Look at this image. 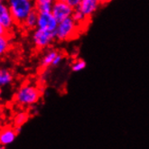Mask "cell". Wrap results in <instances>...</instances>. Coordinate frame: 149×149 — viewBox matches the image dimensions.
<instances>
[{
	"mask_svg": "<svg viewBox=\"0 0 149 149\" xmlns=\"http://www.w3.org/2000/svg\"><path fill=\"white\" fill-rule=\"evenodd\" d=\"M15 24L21 25L34 9V0H6Z\"/></svg>",
	"mask_w": 149,
	"mask_h": 149,
	"instance_id": "cell-1",
	"label": "cell"
},
{
	"mask_svg": "<svg viewBox=\"0 0 149 149\" xmlns=\"http://www.w3.org/2000/svg\"><path fill=\"white\" fill-rule=\"evenodd\" d=\"M41 95L42 93L39 88L31 84H24L17 90L14 100L21 107H29L40 100Z\"/></svg>",
	"mask_w": 149,
	"mask_h": 149,
	"instance_id": "cell-2",
	"label": "cell"
},
{
	"mask_svg": "<svg viewBox=\"0 0 149 149\" xmlns=\"http://www.w3.org/2000/svg\"><path fill=\"white\" fill-rule=\"evenodd\" d=\"M81 26L74 22L72 17L60 21L55 31L56 40L59 42L71 41L78 37V33Z\"/></svg>",
	"mask_w": 149,
	"mask_h": 149,
	"instance_id": "cell-3",
	"label": "cell"
},
{
	"mask_svg": "<svg viewBox=\"0 0 149 149\" xmlns=\"http://www.w3.org/2000/svg\"><path fill=\"white\" fill-rule=\"evenodd\" d=\"M55 39V32H50L39 28L34 29L32 36V40L34 46L39 50L49 47Z\"/></svg>",
	"mask_w": 149,
	"mask_h": 149,
	"instance_id": "cell-4",
	"label": "cell"
},
{
	"mask_svg": "<svg viewBox=\"0 0 149 149\" xmlns=\"http://www.w3.org/2000/svg\"><path fill=\"white\" fill-rule=\"evenodd\" d=\"M73 11V8L68 5L64 0H54L52 8V13L59 22L72 17Z\"/></svg>",
	"mask_w": 149,
	"mask_h": 149,
	"instance_id": "cell-5",
	"label": "cell"
},
{
	"mask_svg": "<svg viewBox=\"0 0 149 149\" xmlns=\"http://www.w3.org/2000/svg\"><path fill=\"white\" fill-rule=\"evenodd\" d=\"M58 24L59 21L55 18V16L52 12L39 13L37 28L50 32H55Z\"/></svg>",
	"mask_w": 149,
	"mask_h": 149,
	"instance_id": "cell-6",
	"label": "cell"
},
{
	"mask_svg": "<svg viewBox=\"0 0 149 149\" xmlns=\"http://www.w3.org/2000/svg\"><path fill=\"white\" fill-rule=\"evenodd\" d=\"M15 24H16L15 21L8 8L7 4L2 2L0 4V26L3 27L8 33V32L13 30Z\"/></svg>",
	"mask_w": 149,
	"mask_h": 149,
	"instance_id": "cell-7",
	"label": "cell"
},
{
	"mask_svg": "<svg viewBox=\"0 0 149 149\" xmlns=\"http://www.w3.org/2000/svg\"><path fill=\"white\" fill-rule=\"evenodd\" d=\"M100 3L99 0H81L78 9H80L89 19H91L92 15L98 10Z\"/></svg>",
	"mask_w": 149,
	"mask_h": 149,
	"instance_id": "cell-8",
	"label": "cell"
},
{
	"mask_svg": "<svg viewBox=\"0 0 149 149\" xmlns=\"http://www.w3.org/2000/svg\"><path fill=\"white\" fill-rule=\"evenodd\" d=\"M17 136V132L15 131V128H13L11 127H6L1 130L0 133V144L2 145V148L4 146H6L8 145L12 144Z\"/></svg>",
	"mask_w": 149,
	"mask_h": 149,
	"instance_id": "cell-9",
	"label": "cell"
},
{
	"mask_svg": "<svg viewBox=\"0 0 149 149\" xmlns=\"http://www.w3.org/2000/svg\"><path fill=\"white\" fill-rule=\"evenodd\" d=\"M38 15L39 13L34 9L24 20L22 27L27 30H33L37 28V22H38Z\"/></svg>",
	"mask_w": 149,
	"mask_h": 149,
	"instance_id": "cell-10",
	"label": "cell"
},
{
	"mask_svg": "<svg viewBox=\"0 0 149 149\" xmlns=\"http://www.w3.org/2000/svg\"><path fill=\"white\" fill-rule=\"evenodd\" d=\"M54 0H34V6L38 13L52 12Z\"/></svg>",
	"mask_w": 149,
	"mask_h": 149,
	"instance_id": "cell-11",
	"label": "cell"
},
{
	"mask_svg": "<svg viewBox=\"0 0 149 149\" xmlns=\"http://www.w3.org/2000/svg\"><path fill=\"white\" fill-rule=\"evenodd\" d=\"M58 52L56 50H49L48 52H46V54L43 55L42 62H41V66L42 68H48L50 66L52 65V63L55 59V57L57 56Z\"/></svg>",
	"mask_w": 149,
	"mask_h": 149,
	"instance_id": "cell-12",
	"label": "cell"
},
{
	"mask_svg": "<svg viewBox=\"0 0 149 149\" xmlns=\"http://www.w3.org/2000/svg\"><path fill=\"white\" fill-rule=\"evenodd\" d=\"M72 18L74 20V22L76 24H78L79 25L81 26V28H83L85 24L91 20V19L88 18V17L80 9H78V8H77V9H74V11L72 13Z\"/></svg>",
	"mask_w": 149,
	"mask_h": 149,
	"instance_id": "cell-13",
	"label": "cell"
},
{
	"mask_svg": "<svg viewBox=\"0 0 149 149\" xmlns=\"http://www.w3.org/2000/svg\"><path fill=\"white\" fill-rule=\"evenodd\" d=\"M14 80L12 72L7 69H1L0 71V86L6 87L9 85Z\"/></svg>",
	"mask_w": 149,
	"mask_h": 149,
	"instance_id": "cell-14",
	"label": "cell"
},
{
	"mask_svg": "<svg viewBox=\"0 0 149 149\" xmlns=\"http://www.w3.org/2000/svg\"><path fill=\"white\" fill-rule=\"evenodd\" d=\"M29 118V114L26 111H20L15 115L14 118L15 127H22L24 123L27 122Z\"/></svg>",
	"mask_w": 149,
	"mask_h": 149,
	"instance_id": "cell-15",
	"label": "cell"
},
{
	"mask_svg": "<svg viewBox=\"0 0 149 149\" xmlns=\"http://www.w3.org/2000/svg\"><path fill=\"white\" fill-rule=\"evenodd\" d=\"M86 68V62L82 59H77L72 64V70L74 72H78L82 71L83 69Z\"/></svg>",
	"mask_w": 149,
	"mask_h": 149,
	"instance_id": "cell-16",
	"label": "cell"
},
{
	"mask_svg": "<svg viewBox=\"0 0 149 149\" xmlns=\"http://www.w3.org/2000/svg\"><path fill=\"white\" fill-rule=\"evenodd\" d=\"M8 48H9V41L7 36H0V54H6Z\"/></svg>",
	"mask_w": 149,
	"mask_h": 149,
	"instance_id": "cell-17",
	"label": "cell"
},
{
	"mask_svg": "<svg viewBox=\"0 0 149 149\" xmlns=\"http://www.w3.org/2000/svg\"><path fill=\"white\" fill-rule=\"evenodd\" d=\"M64 1L71 6L73 9H77V8L79 7V6H80L81 2V0H64Z\"/></svg>",
	"mask_w": 149,
	"mask_h": 149,
	"instance_id": "cell-18",
	"label": "cell"
},
{
	"mask_svg": "<svg viewBox=\"0 0 149 149\" xmlns=\"http://www.w3.org/2000/svg\"><path fill=\"white\" fill-rule=\"evenodd\" d=\"M63 60V55L61 54V52H58L57 56L55 57L54 63H52V66H58L61 63H62V61Z\"/></svg>",
	"mask_w": 149,
	"mask_h": 149,
	"instance_id": "cell-19",
	"label": "cell"
},
{
	"mask_svg": "<svg viewBox=\"0 0 149 149\" xmlns=\"http://www.w3.org/2000/svg\"><path fill=\"white\" fill-rule=\"evenodd\" d=\"M99 1H100V4H106V3H108L109 1V0H99Z\"/></svg>",
	"mask_w": 149,
	"mask_h": 149,
	"instance_id": "cell-20",
	"label": "cell"
}]
</instances>
